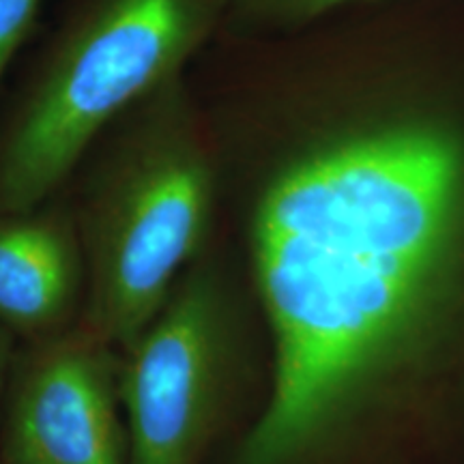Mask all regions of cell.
Returning <instances> with one entry per match:
<instances>
[{"instance_id": "obj_5", "label": "cell", "mask_w": 464, "mask_h": 464, "mask_svg": "<svg viewBox=\"0 0 464 464\" xmlns=\"http://www.w3.org/2000/svg\"><path fill=\"white\" fill-rule=\"evenodd\" d=\"M5 464H127L121 359L82 323L17 351L5 390Z\"/></svg>"}, {"instance_id": "obj_9", "label": "cell", "mask_w": 464, "mask_h": 464, "mask_svg": "<svg viewBox=\"0 0 464 464\" xmlns=\"http://www.w3.org/2000/svg\"><path fill=\"white\" fill-rule=\"evenodd\" d=\"M15 342H17L15 335L0 324V393H5V390H7L11 370H14V363L17 357Z\"/></svg>"}, {"instance_id": "obj_3", "label": "cell", "mask_w": 464, "mask_h": 464, "mask_svg": "<svg viewBox=\"0 0 464 464\" xmlns=\"http://www.w3.org/2000/svg\"><path fill=\"white\" fill-rule=\"evenodd\" d=\"M228 0H65L0 108V213L67 188L97 138L189 72Z\"/></svg>"}, {"instance_id": "obj_2", "label": "cell", "mask_w": 464, "mask_h": 464, "mask_svg": "<svg viewBox=\"0 0 464 464\" xmlns=\"http://www.w3.org/2000/svg\"><path fill=\"white\" fill-rule=\"evenodd\" d=\"M72 181L86 265L80 323L125 351L216 235L222 181L189 75L114 119Z\"/></svg>"}, {"instance_id": "obj_4", "label": "cell", "mask_w": 464, "mask_h": 464, "mask_svg": "<svg viewBox=\"0 0 464 464\" xmlns=\"http://www.w3.org/2000/svg\"><path fill=\"white\" fill-rule=\"evenodd\" d=\"M237 284L216 247L121 359L127 464H200L235 370Z\"/></svg>"}, {"instance_id": "obj_6", "label": "cell", "mask_w": 464, "mask_h": 464, "mask_svg": "<svg viewBox=\"0 0 464 464\" xmlns=\"http://www.w3.org/2000/svg\"><path fill=\"white\" fill-rule=\"evenodd\" d=\"M86 297V265L72 200L63 191L26 211L0 213V324L37 342L73 327Z\"/></svg>"}, {"instance_id": "obj_10", "label": "cell", "mask_w": 464, "mask_h": 464, "mask_svg": "<svg viewBox=\"0 0 464 464\" xmlns=\"http://www.w3.org/2000/svg\"><path fill=\"white\" fill-rule=\"evenodd\" d=\"M0 464H5V462H0Z\"/></svg>"}, {"instance_id": "obj_1", "label": "cell", "mask_w": 464, "mask_h": 464, "mask_svg": "<svg viewBox=\"0 0 464 464\" xmlns=\"http://www.w3.org/2000/svg\"><path fill=\"white\" fill-rule=\"evenodd\" d=\"M222 194H243L274 390L235 464H295L340 420L413 314L462 188L454 142L423 125H297L218 56L191 73Z\"/></svg>"}, {"instance_id": "obj_8", "label": "cell", "mask_w": 464, "mask_h": 464, "mask_svg": "<svg viewBox=\"0 0 464 464\" xmlns=\"http://www.w3.org/2000/svg\"><path fill=\"white\" fill-rule=\"evenodd\" d=\"M45 0H0V89L42 17Z\"/></svg>"}, {"instance_id": "obj_7", "label": "cell", "mask_w": 464, "mask_h": 464, "mask_svg": "<svg viewBox=\"0 0 464 464\" xmlns=\"http://www.w3.org/2000/svg\"><path fill=\"white\" fill-rule=\"evenodd\" d=\"M376 0H228L222 33L237 37L293 33Z\"/></svg>"}]
</instances>
